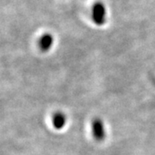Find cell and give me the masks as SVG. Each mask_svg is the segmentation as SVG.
I'll return each instance as SVG.
<instances>
[{"instance_id": "obj_2", "label": "cell", "mask_w": 155, "mask_h": 155, "mask_svg": "<svg viewBox=\"0 0 155 155\" xmlns=\"http://www.w3.org/2000/svg\"><path fill=\"white\" fill-rule=\"evenodd\" d=\"M91 131L92 135L96 140L102 141L105 138V130L102 120L99 118H95L91 122Z\"/></svg>"}, {"instance_id": "obj_4", "label": "cell", "mask_w": 155, "mask_h": 155, "mask_svg": "<svg viewBox=\"0 0 155 155\" xmlns=\"http://www.w3.org/2000/svg\"><path fill=\"white\" fill-rule=\"evenodd\" d=\"M67 123V116L62 112H56L53 116V125L56 129H61Z\"/></svg>"}, {"instance_id": "obj_3", "label": "cell", "mask_w": 155, "mask_h": 155, "mask_svg": "<svg viewBox=\"0 0 155 155\" xmlns=\"http://www.w3.org/2000/svg\"><path fill=\"white\" fill-rule=\"evenodd\" d=\"M54 43V38L49 34H45L39 40V48L41 51L47 52L49 50Z\"/></svg>"}, {"instance_id": "obj_1", "label": "cell", "mask_w": 155, "mask_h": 155, "mask_svg": "<svg viewBox=\"0 0 155 155\" xmlns=\"http://www.w3.org/2000/svg\"><path fill=\"white\" fill-rule=\"evenodd\" d=\"M106 10L102 2H97L92 6V19L94 22L98 25H104L105 22Z\"/></svg>"}]
</instances>
